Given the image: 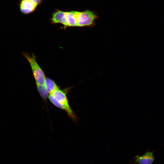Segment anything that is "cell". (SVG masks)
Segmentation results:
<instances>
[{"label": "cell", "mask_w": 164, "mask_h": 164, "mask_svg": "<svg viewBox=\"0 0 164 164\" xmlns=\"http://www.w3.org/2000/svg\"><path fill=\"white\" fill-rule=\"evenodd\" d=\"M34 4L38 5L39 4L42 2L41 0H30Z\"/></svg>", "instance_id": "7c38bea8"}, {"label": "cell", "mask_w": 164, "mask_h": 164, "mask_svg": "<svg viewBox=\"0 0 164 164\" xmlns=\"http://www.w3.org/2000/svg\"><path fill=\"white\" fill-rule=\"evenodd\" d=\"M20 11L25 14H28L33 12L37 5L34 4L30 0H21L19 3Z\"/></svg>", "instance_id": "5b68a950"}, {"label": "cell", "mask_w": 164, "mask_h": 164, "mask_svg": "<svg viewBox=\"0 0 164 164\" xmlns=\"http://www.w3.org/2000/svg\"><path fill=\"white\" fill-rule=\"evenodd\" d=\"M48 98L50 101L55 106L59 108L65 110L64 107L56 99L52 94L49 95Z\"/></svg>", "instance_id": "8fae6325"}, {"label": "cell", "mask_w": 164, "mask_h": 164, "mask_svg": "<svg viewBox=\"0 0 164 164\" xmlns=\"http://www.w3.org/2000/svg\"><path fill=\"white\" fill-rule=\"evenodd\" d=\"M51 21L53 24H62L64 26V28L68 27L66 17V12L57 10L52 14Z\"/></svg>", "instance_id": "3957f363"}, {"label": "cell", "mask_w": 164, "mask_h": 164, "mask_svg": "<svg viewBox=\"0 0 164 164\" xmlns=\"http://www.w3.org/2000/svg\"><path fill=\"white\" fill-rule=\"evenodd\" d=\"M154 151H147L143 155L135 157V163L139 164H152L155 160Z\"/></svg>", "instance_id": "277c9868"}, {"label": "cell", "mask_w": 164, "mask_h": 164, "mask_svg": "<svg viewBox=\"0 0 164 164\" xmlns=\"http://www.w3.org/2000/svg\"><path fill=\"white\" fill-rule=\"evenodd\" d=\"M96 18V16L95 15L89 18L86 20L77 22V26L83 27L91 26L94 24V22Z\"/></svg>", "instance_id": "9c48e42d"}, {"label": "cell", "mask_w": 164, "mask_h": 164, "mask_svg": "<svg viewBox=\"0 0 164 164\" xmlns=\"http://www.w3.org/2000/svg\"><path fill=\"white\" fill-rule=\"evenodd\" d=\"M45 85L50 94H52L55 90L59 88L55 81L48 78H46Z\"/></svg>", "instance_id": "52a82bcc"}, {"label": "cell", "mask_w": 164, "mask_h": 164, "mask_svg": "<svg viewBox=\"0 0 164 164\" xmlns=\"http://www.w3.org/2000/svg\"><path fill=\"white\" fill-rule=\"evenodd\" d=\"M38 91L43 99L46 100L48 96V92L45 86L36 85Z\"/></svg>", "instance_id": "30bf717a"}, {"label": "cell", "mask_w": 164, "mask_h": 164, "mask_svg": "<svg viewBox=\"0 0 164 164\" xmlns=\"http://www.w3.org/2000/svg\"><path fill=\"white\" fill-rule=\"evenodd\" d=\"M23 54L30 66L36 85L45 86V76L43 70L38 64L35 56L33 55L30 56L25 52L23 53Z\"/></svg>", "instance_id": "6da1fadb"}, {"label": "cell", "mask_w": 164, "mask_h": 164, "mask_svg": "<svg viewBox=\"0 0 164 164\" xmlns=\"http://www.w3.org/2000/svg\"><path fill=\"white\" fill-rule=\"evenodd\" d=\"M52 94L64 107L65 111L67 112L69 117L73 120L77 122V120L78 118L70 107L66 94L64 91L60 90L59 88L55 90Z\"/></svg>", "instance_id": "7a4b0ae2"}, {"label": "cell", "mask_w": 164, "mask_h": 164, "mask_svg": "<svg viewBox=\"0 0 164 164\" xmlns=\"http://www.w3.org/2000/svg\"><path fill=\"white\" fill-rule=\"evenodd\" d=\"M75 13V11L66 12V17L69 27L77 26V22Z\"/></svg>", "instance_id": "ba28073f"}, {"label": "cell", "mask_w": 164, "mask_h": 164, "mask_svg": "<svg viewBox=\"0 0 164 164\" xmlns=\"http://www.w3.org/2000/svg\"><path fill=\"white\" fill-rule=\"evenodd\" d=\"M75 15L77 22L86 20L95 15L93 12L87 10L82 12L75 11Z\"/></svg>", "instance_id": "8992f818"}]
</instances>
